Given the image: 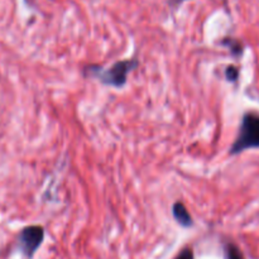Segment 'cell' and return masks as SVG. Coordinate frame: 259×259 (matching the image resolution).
Segmentation results:
<instances>
[{"label": "cell", "instance_id": "5b68a950", "mask_svg": "<svg viewBox=\"0 0 259 259\" xmlns=\"http://www.w3.org/2000/svg\"><path fill=\"white\" fill-rule=\"evenodd\" d=\"M225 259H244L239 248L234 244H228L225 247Z\"/></svg>", "mask_w": 259, "mask_h": 259}, {"label": "cell", "instance_id": "277c9868", "mask_svg": "<svg viewBox=\"0 0 259 259\" xmlns=\"http://www.w3.org/2000/svg\"><path fill=\"white\" fill-rule=\"evenodd\" d=\"M172 214H174L175 220L179 223L181 227L184 228H190L194 225V220H192L191 214L187 211L186 206H185L182 202H176L172 207Z\"/></svg>", "mask_w": 259, "mask_h": 259}, {"label": "cell", "instance_id": "7a4b0ae2", "mask_svg": "<svg viewBox=\"0 0 259 259\" xmlns=\"http://www.w3.org/2000/svg\"><path fill=\"white\" fill-rule=\"evenodd\" d=\"M250 148H259V114L247 113L243 116L239 134L230 148V154H239Z\"/></svg>", "mask_w": 259, "mask_h": 259}, {"label": "cell", "instance_id": "3957f363", "mask_svg": "<svg viewBox=\"0 0 259 259\" xmlns=\"http://www.w3.org/2000/svg\"><path fill=\"white\" fill-rule=\"evenodd\" d=\"M45 239V230L39 225H32L22 230L18 238V247L25 257H33Z\"/></svg>", "mask_w": 259, "mask_h": 259}, {"label": "cell", "instance_id": "8992f818", "mask_svg": "<svg viewBox=\"0 0 259 259\" xmlns=\"http://www.w3.org/2000/svg\"><path fill=\"white\" fill-rule=\"evenodd\" d=\"M225 76H227V78L229 81H237L238 76H239V72H238L237 67H234V66H229V67L227 68V71H225Z\"/></svg>", "mask_w": 259, "mask_h": 259}, {"label": "cell", "instance_id": "ba28073f", "mask_svg": "<svg viewBox=\"0 0 259 259\" xmlns=\"http://www.w3.org/2000/svg\"><path fill=\"white\" fill-rule=\"evenodd\" d=\"M229 47L232 48L233 53H240V51H242V47H240V45L237 42V40H232V39H230Z\"/></svg>", "mask_w": 259, "mask_h": 259}, {"label": "cell", "instance_id": "9c48e42d", "mask_svg": "<svg viewBox=\"0 0 259 259\" xmlns=\"http://www.w3.org/2000/svg\"><path fill=\"white\" fill-rule=\"evenodd\" d=\"M180 2H184V0H180Z\"/></svg>", "mask_w": 259, "mask_h": 259}, {"label": "cell", "instance_id": "52a82bcc", "mask_svg": "<svg viewBox=\"0 0 259 259\" xmlns=\"http://www.w3.org/2000/svg\"><path fill=\"white\" fill-rule=\"evenodd\" d=\"M176 259H195L194 258V252L190 248H185L179 255H177Z\"/></svg>", "mask_w": 259, "mask_h": 259}, {"label": "cell", "instance_id": "6da1fadb", "mask_svg": "<svg viewBox=\"0 0 259 259\" xmlns=\"http://www.w3.org/2000/svg\"><path fill=\"white\" fill-rule=\"evenodd\" d=\"M138 60H124L118 61L109 68L101 66H86L85 75L98 78L103 85L113 86V88H123L128 80L129 72L138 67Z\"/></svg>", "mask_w": 259, "mask_h": 259}]
</instances>
